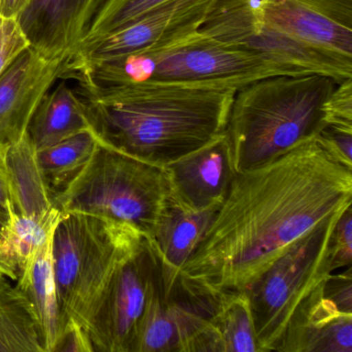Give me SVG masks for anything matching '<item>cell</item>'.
<instances>
[{"label": "cell", "mask_w": 352, "mask_h": 352, "mask_svg": "<svg viewBox=\"0 0 352 352\" xmlns=\"http://www.w3.org/2000/svg\"><path fill=\"white\" fill-rule=\"evenodd\" d=\"M0 209L8 212L12 210L11 195L3 157H0Z\"/></svg>", "instance_id": "obj_33"}, {"label": "cell", "mask_w": 352, "mask_h": 352, "mask_svg": "<svg viewBox=\"0 0 352 352\" xmlns=\"http://www.w3.org/2000/svg\"><path fill=\"white\" fill-rule=\"evenodd\" d=\"M63 215L57 208L45 216L10 212L0 240V274L17 280L28 259L52 236Z\"/></svg>", "instance_id": "obj_20"}, {"label": "cell", "mask_w": 352, "mask_h": 352, "mask_svg": "<svg viewBox=\"0 0 352 352\" xmlns=\"http://www.w3.org/2000/svg\"><path fill=\"white\" fill-rule=\"evenodd\" d=\"M166 168L173 195L195 211L221 205L236 174L226 133Z\"/></svg>", "instance_id": "obj_14"}, {"label": "cell", "mask_w": 352, "mask_h": 352, "mask_svg": "<svg viewBox=\"0 0 352 352\" xmlns=\"http://www.w3.org/2000/svg\"><path fill=\"white\" fill-rule=\"evenodd\" d=\"M172 193L166 166L98 143L83 170L53 197V204L63 214L109 218L151 238Z\"/></svg>", "instance_id": "obj_5"}, {"label": "cell", "mask_w": 352, "mask_h": 352, "mask_svg": "<svg viewBox=\"0 0 352 352\" xmlns=\"http://www.w3.org/2000/svg\"><path fill=\"white\" fill-rule=\"evenodd\" d=\"M84 352L94 351L88 338L87 331L81 325L74 321H69L54 352Z\"/></svg>", "instance_id": "obj_31"}, {"label": "cell", "mask_w": 352, "mask_h": 352, "mask_svg": "<svg viewBox=\"0 0 352 352\" xmlns=\"http://www.w3.org/2000/svg\"><path fill=\"white\" fill-rule=\"evenodd\" d=\"M0 1H1V0H0Z\"/></svg>", "instance_id": "obj_35"}, {"label": "cell", "mask_w": 352, "mask_h": 352, "mask_svg": "<svg viewBox=\"0 0 352 352\" xmlns=\"http://www.w3.org/2000/svg\"><path fill=\"white\" fill-rule=\"evenodd\" d=\"M102 0H30L18 23L30 48L49 60L69 59Z\"/></svg>", "instance_id": "obj_13"}, {"label": "cell", "mask_w": 352, "mask_h": 352, "mask_svg": "<svg viewBox=\"0 0 352 352\" xmlns=\"http://www.w3.org/2000/svg\"><path fill=\"white\" fill-rule=\"evenodd\" d=\"M52 236L28 259L18 277L42 335L44 352H54L63 331L52 258Z\"/></svg>", "instance_id": "obj_16"}, {"label": "cell", "mask_w": 352, "mask_h": 352, "mask_svg": "<svg viewBox=\"0 0 352 352\" xmlns=\"http://www.w3.org/2000/svg\"><path fill=\"white\" fill-rule=\"evenodd\" d=\"M69 63L49 60L30 47L0 75V157L28 133L36 107Z\"/></svg>", "instance_id": "obj_12"}, {"label": "cell", "mask_w": 352, "mask_h": 352, "mask_svg": "<svg viewBox=\"0 0 352 352\" xmlns=\"http://www.w3.org/2000/svg\"><path fill=\"white\" fill-rule=\"evenodd\" d=\"M199 30L220 42L327 76L337 83L352 78V61L309 46L263 23L239 0H217Z\"/></svg>", "instance_id": "obj_10"}, {"label": "cell", "mask_w": 352, "mask_h": 352, "mask_svg": "<svg viewBox=\"0 0 352 352\" xmlns=\"http://www.w3.org/2000/svg\"><path fill=\"white\" fill-rule=\"evenodd\" d=\"M343 212L307 232L245 288L261 352L275 351L294 311L331 273L329 239Z\"/></svg>", "instance_id": "obj_7"}, {"label": "cell", "mask_w": 352, "mask_h": 352, "mask_svg": "<svg viewBox=\"0 0 352 352\" xmlns=\"http://www.w3.org/2000/svg\"><path fill=\"white\" fill-rule=\"evenodd\" d=\"M221 298L222 292L164 259V273L144 318L137 352H193Z\"/></svg>", "instance_id": "obj_9"}, {"label": "cell", "mask_w": 352, "mask_h": 352, "mask_svg": "<svg viewBox=\"0 0 352 352\" xmlns=\"http://www.w3.org/2000/svg\"><path fill=\"white\" fill-rule=\"evenodd\" d=\"M343 273H331L322 286V296L341 312L352 314V267Z\"/></svg>", "instance_id": "obj_29"}, {"label": "cell", "mask_w": 352, "mask_h": 352, "mask_svg": "<svg viewBox=\"0 0 352 352\" xmlns=\"http://www.w3.org/2000/svg\"><path fill=\"white\" fill-rule=\"evenodd\" d=\"M30 0H1L0 15L8 18H17L28 7Z\"/></svg>", "instance_id": "obj_32"}, {"label": "cell", "mask_w": 352, "mask_h": 352, "mask_svg": "<svg viewBox=\"0 0 352 352\" xmlns=\"http://www.w3.org/2000/svg\"><path fill=\"white\" fill-rule=\"evenodd\" d=\"M3 160L11 195L12 212L20 215L45 216L56 209L38 164L36 149L28 133L5 152Z\"/></svg>", "instance_id": "obj_17"}, {"label": "cell", "mask_w": 352, "mask_h": 352, "mask_svg": "<svg viewBox=\"0 0 352 352\" xmlns=\"http://www.w3.org/2000/svg\"><path fill=\"white\" fill-rule=\"evenodd\" d=\"M323 111L325 125L352 129V78L337 83Z\"/></svg>", "instance_id": "obj_27"}, {"label": "cell", "mask_w": 352, "mask_h": 352, "mask_svg": "<svg viewBox=\"0 0 352 352\" xmlns=\"http://www.w3.org/2000/svg\"><path fill=\"white\" fill-rule=\"evenodd\" d=\"M164 273V258L141 234L100 294L86 331L94 351L137 352L142 324Z\"/></svg>", "instance_id": "obj_8"}, {"label": "cell", "mask_w": 352, "mask_h": 352, "mask_svg": "<svg viewBox=\"0 0 352 352\" xmlns=\"http://www.w3.org/2000/svg\"><path fill=\"white\" fill-rule=\"evenodd\" d=\"M87 104L65 83L48 92L36 107L28 135L36 151L89 131Z\"/></svg>", "instance_id": "obj_19"}, {"label": "cell", "mask_w": 352, "mask_h": 352, "mask_svg": "<svg viewBox=\"0 0 352 352\" xmlns=\"http://www.w3.org/2000/svg\"><path fill=\"white\" fill-rule=\"evenodd\" d=\"M310 72L215 40L197 30L168 44L124 56L69 63L61 78L76 80L81 94L143 83L239 88L277 75Z\"/></svg>", "instance_id": "obj_3"}, {"label": "cell", "mask_w": 352, "mask_h": 352, "mask_svg": "<svg viewBox=\"0 0 352 352\" xmlns=\"http://www.w3.org/2000/svg\"><path fill=\"white\" fill-rule=\"evenodd\" d=\"M217 0H170L142 19L79 47L69 63H89L160 48L197 32Z\"/></svg>", "instance_id": "obj_11"}, {"label": "cell", "mask_w": 352, "mask_h": 352, "mask_svg": "<svg viewBox=\"0 0 352 352\" xmlns=\"http://www.w3.org/2000/svg\"><path fill=\"white\" fill-rule=\"evenodd\" d=\"M316 137L339 162L352 168V129L324 125Z\"/></svg>", "instance_id": "obj_30"}, {"label": "cell", "mask_w": 352, "mask_h": 352, "mask_svg": "<svg viewBox=\"0 0 352 352\" xmlns=\"http://www.w3.org/2000/svg\"><path fill=\"white\" fill-rule=\"evenodd\" d=\"M30 47L17 19L0 15V75Z\"/></svg>", "instance_id": "obj_26"}, {"label": "cell", "mask_w": 352, "mask_h": 352, "mask_svg": "<svg viewBox=\"0 0 352 352\" xmlns=\"http://www.w3.org/2000/svg\"><path fill=\"white\" fill-rule=\"evenodd\" d=\"M98 146V139L89 129L36 151L38 164L53 197L79 175Z\"/></svg>", "instance_id": "obj_23"}, {"label": "cell", "mask_w": 352, "mask_h": 352, "mask_svg": "<svg viewBox=\"0 0 352 352\" xmlns=\"http://www.w3.org/2000/svg\"><path fill=\"white\" fill-rule=\"evenodd\" d=\"M141 234L109 218L61 216L53 232L52 258L63 331L69 321L86 329L109 279Z\"/></svg>", "instance_id": "obj_6"}, {"label": "cell", "mask_w": 352, "mask_h": 352, "mask_svg": "<svg viewBox=\"0 0 352 352\" xmlns=\"http://www.w3.org/2000/svg\"><path fill=\"white\" fill-rule=\"evenodd\" d=\"M351 204L352 168L311 138L234 175L181 272L215 292H243L307 232Z\"/></svg>", "instance_id": "obj_1"}, {"label": "cell", "mask_w": 352, "mask_h": 352, "mask_svg": "<svg viewBox=\"0 0 352 352\" xmlns=\"http://www.w3.org/2000/svg\"><path fill=\"white\" fill-rule=\"evenodd\" d=\"M337 82L320 74L277 75L236 89L226 135L236 173L283 155L324 127Z\"/></svg>", "instance_id": "obj_4"}, {"label": "cell", "mask_w": 352, "mask_h": 352, "mask_svg": "<svg viewBox=\"0 0 352 352\" xmlns=\"http://www.w3.org/2000/svg\"><path fill=\"white\" fill-rule=\"evenodd\" d=\"M323 283L294 311L275 351L352 352V314L322 296Z\"/></svg>", "instance_id": "obj_15"}, {"label": "cell", "mask_w": 352, "mask_h": 352, "mask_svg": "<svg viewBox=\"0 0 352 352\" xmlns=\"http://www.w3.org/2000/svg\"><path fill=\"white\" fill-rule=\"evenodd\" d=\"M331 273L352 265V210L347 208L336 222L329 239Z\"/></svg>", "instance_id": "obj_25"}, {"label": "cell", "mask_w": 352, "mask_h": 352, "mask_svg": "<svg viewBox=\"0 0 352 352\" xmlns=\"http://www.w3.org/2000/svg\"><path fill=\"white\" fill-rule=\"evenodd\" d=\"M9 218L10 212L0 209V240H1V236H3V232H5Z\"/></svg>", "instance_id": "obj_34"}, {"label": "cell", "mask_w": 352, "mask_h": 352, "mask_svg": "<svg viewBox=\"0 0 352 352\" xmlns=\"http://www.w3.org/2000/svg\"><path fill=\"white\" fill-rule=\"evenodd\" d=\"M44 352L32 307L18 286L0 275V352Z\"/></svg>", "instance_id": "obj_21"}, {"label": "cell", "mask_w": 352, "mask_h": 352, "mask_svg": "<svg viewBox=\"0 0 352 352\" xmlns=\"http://www.w3.org/2000/svg\"><path fill=\"white\" fill-rule=\"evenodd\" d=\"M220 206L195 211L184 207L172 193L151 236L166 263L181 271L201 242Z\"/></svg>", "instance_id": "obj_18"}, {"label": "cell", "mask_w": 352, "mask_h": 352, "mask_svg": "<svg viewBox=\"0 0 352 352\" xmlns=\"http://www.w3.org/2000/svg\"><path fill=\"white\" fill-rule=\"evenodd\" d=\"M236 91L143 83L81 96L100 145L166 166L226 133Z\"/></svg>", "instance_id": "obj_2"}, {"label": "cell", "mask_w": 352, "mask_h": 352, "mask_svg": "<svg viewBox=\"0 0 352 352\" xmlns=\"http://www.w3.org/2000/svg\"><path fill=\"white\" fill-rule=\"evenodd\" d=\"M210 331L218 352H261L246 292H222Z\"/></svg>", "instance_id": "obj_22"}, {"label": "cell", "mask_w": 352, "mask_h": 352, "mask_svg": "<svg viewBox=\"0 0 352 352\" xmlns=\"http://www.w3.org/2000/svg\"><path fill=\"white\" fill-rule=\"evenodd\" d=\"M292 9L325 16L342 25L352 28V0H275Z\"/></svg>", "instance_id": "obj_28"}, {"label": "cell", "mask_w": 352, "mask_h": 352, "mask_svg": "<svg viewBox=\"0 0 352 352\" xmlns=\"http://www.w3.org/2000/svg\"><path fill=\"white\" fill-rule=\"evenodd\" d=\"M168 1L170 0H102L78 48L142 19Z\"/></svg>", "instance_id": "obj_24"}]
</instances>
